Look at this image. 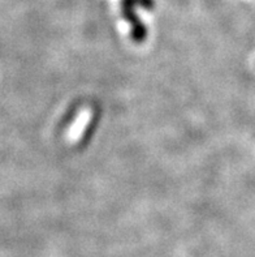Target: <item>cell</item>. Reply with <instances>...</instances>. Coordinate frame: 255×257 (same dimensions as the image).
Masks as SVG:
<instances>
[{"label": "cell", "instance_id": "cell-1", "mask_svg": "<svg viewBox=\"0 0 255 257\" xmlns=\"http://www.w3.org/2000/svg\"><path fill=\"white\" fill-rule=\"evenodd\" d=\"M137 7L151 11L155 7V0H121V13L132 26V39L136 43H142L147 37V29L134 12Z\"/></svg>", "mask_w": 255, "mask_h": 257}]
</instances>
